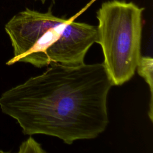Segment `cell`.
Wrapping results in <instances>:
<instances>
[{
    "instance_id": "obj_1",
    "label": "cell",
    "mask_w": 153,
    "mask_h": 153,
    "mask_svg": "<svg viewBox=\"0 0 153 153\" xmlns=\"http://www.w3.org/2000/svg\"><path fill=\"white\" fill-rule=\"evenodd\" d=\"M50 65L2 93V112L25 135L53 136L69 145L97 137L109 123L107 97L113 86L103 63Z\"/></svg>"
},
{
    "instance_id": "obj_2",
    "label": "cell",
    "mask_w": 153,
    "mask_h": 153,
    "mask_svg": "<svg viewBox=\"0 0 153 153\" xmlns=\"http://www.w3.org/2000/svg\"><path fill=\"white\" fill-rule=\"evenodd\" d=\"M26 8L14 15L5 30L14 56L7 62L30 63L41 68L52 63L65 66L83 64L85 56L97 38V26Z\"/></svg>"
},
{
    "instance_id": "obj_3",
    "label": "cell",
    "mask_w": 153,
    "mask_h": 153,
    "mask_svg": "<svg viewBox=\"0 0 153 153\" xmlns=\"http://www.w3.org/2000/svg\"><path fill=\"white\" fill-rule=\"evenodd\" d=\"M144 8L133 2L112 0L97 10V38L103 64L113 85L128 81L134 75L141 56Z\"/></svg>"
},
{
    "instance_id": "obj_4",
    "label": "cell",
    "mask_w": 153,
    "mask_h": 153,
    "mask_svg": "<svg viewBox=\"0 0 153 153\" xmlns=\"http://www.w3.org/2000/svg\"><path fill=\"white\" fill-rule=\"evenodd\" d=\"M136 70L138 74L143 78L149 86L150 101L149 104L148 117L152 123L153 120V59L149 56H141Z\"/></svg>"
},
{
    "instance_id": "obj_5",
    "label": "cell",
    "mask_w": 153,
    "mask_h": 153,
    "mask_svg": "<svg viewBox=\"0 0 153 153\" xmlns=\"http://www.w3.org/2000/svg\"><path fill=\"white\" fill-rule=\"evenodd\" d=\"M19 152L26 153V152H38L42 153L46 152L44 151L41 145L38 143L34 139L30 137L25 142H22L19 147Z\"/></svg>"
},
{
    "instance_id": "obj_6",
    "label": "cell",
    "mask_w": 153,
    "mask_h": 153,
    "mask_svg": "<svg viewBox=\"0 0 153 153\" xmlns=\"http://www.w3.org/2000/svg\"><path fill=\"white\" fill-rule=\"evenodd\" d=\"M39 1H41L42 3H44V2H45L47 0H39Z\"/></svg>"
},
{
    "instance_id": "obj_7",
    "label": "cell",
    "mask_w": 153,
    "mask_h": 153,
    "mask_svg": "<svg viewBox=\"0 0 153 153\" xmlns=\"http://www.w3.org/2000/svg\"><path fill=\"white\" fill-rule=\"evenodd\" d=\"M0 152H1V153H2V152H4V151H2V150H1V149H0Z\"/></svg>"
},
{
    "instance_id": "obj_8",
    "label": "cell",
    "mask_w": 153,
    "mask_h": 153,
    "mask_svg": "<svg viewBox=\"0 0 153 153\" xmlns=\"http://www.w3.org/2000/svg\"><path fill=\"white\" fill-rule=\"evenodd\" d=\"M94 1V0H93V1H91V2H93V1Z\"/></svg>"
}]
</instances>
